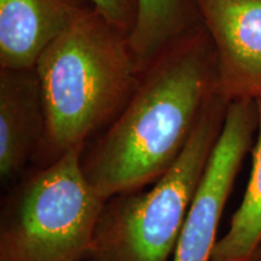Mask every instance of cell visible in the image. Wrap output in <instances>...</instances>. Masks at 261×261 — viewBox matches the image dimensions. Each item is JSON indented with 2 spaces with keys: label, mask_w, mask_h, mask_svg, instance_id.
Masks as SVG:
<instances>
[{
  "label": "cell",
  "mask_w": 261,
  "mask_h": 261,
  "mask_svg": "<svg viewBox=\"0 0 261 261\" xmlns=\"http://www.w3.org/2000/svg\"><path fill=\"white\" fill-rule=\"evenodd\" d=\"M219 93L217 62L202 24L167 45L140 71L125 107L81 165L104 201L139 191L172 167L204 108Z\"/></svg>",
  "instance_id": "cell-1"
},
{
  "label": "cell",
  "mask_w": 261,
  "mask_h": 261,
  "mask_svg": "<svg viewBox=\"0 0 261 261\" xmlns=\"http://www.w3.org/2000/svg\"><path fill=\"white\" fill-rule=\"evenodd\" d=\"M40 83L48 163L85 146L119 115L140 71L126 33L94 9L85 8L45 48L34 67Z\"/></svg>",
  "instance_id": "cell-2"
},
{
  "label": "cell",
  "mask_w": 261,
  "mask_h": 261,
  "mask_svg": "<svg viewBox=\"0 0 261 261\" xmlns=\"http://www.w3.org/2000/svg\"><path fill=\"white\" fill-rule=\"evenodd\" d=\"M227 102L215 94L204 108L177 161L145 192L117 196L106 204L90 261H168L223 128Z\"/></svg>",
  "instance_id": "cell-3"
},
{
  "label": "cell",
  "mask_w": 261,
  "mask_h": 261,
  "mask_svg": "<svg viewBox=\"0 0 261 261\" xmlns=\"http://www.w3.org/2000/svg\"><path fill=\"white\" fill-rule=\"evenodd\" d=\"M68 150L16 189L3 212L0 261H83L107 202Z\"/></svg>",
  "instance_id": "cell-4"
},
{
  "label": "cell",
  "mask_w": 261,
  "mask_h": 261,
  "mask_svg": "<svg viewBox=\"0 0 261 261\" xmlns=\"http://www.w3.org/2000/svg\"><path fill=\"white\" fill-rule=\"evenodd\" d=\"M256 128L255 100L228 102L223 128L189 208L172 261L213 259L225 204Z\"/></svg>",
  "instance_id": "cell-5"
},
{
  "label": "cell",
  "mask_w": 261,
  "mask_h": 261,
  "mask_svg": "<svg viewBox=\"0 0 261 261\" xmlns=\"http://www.w3.org/2000/svg\"><path fill=\"white\" fill-rule=\"evenodd\" d=\"M226 102L261 96V0H192Z\"/></svg>",
  "instance_id": "cell-6"
},
{
  "label": "cell",
  "mask_w": 261,
  "mask_h": 261,
  "mask_svg": "<svg viewBox=\"0 0 261 261\" xmlns=\"http://www.w3.org/2000/svg\"><path fill=\"white\" fill-rule=\"evenodd\" d=\"M89 0H0V68L34 69Z\"/></svg>",
  "instance_id": "cell-7"
},
{
  "label": "cell",
  "mask_w": 261,
  "mask_h": 261,
  "mask_svg": "<svg viewBox=\"0 0 261 261\" xmlns=\"http://www.w3.org/2000/svg\"><path fill=\"white\" fill-rule=\"evenodd\" d=\"M45 112L35 69L0 68V177L8 181L40 150Z\"/></svg>",
  "instance_id": "cell-8"
},
{
  "label": "cell",
  "mask_w": 261,
  "mask_h": 261,
  "mask_svg": "<svg viewBox=\"0 0 261 261\" xmlns=\"http://www.w3.org/2000/svg\"><path fill=\"white\" fill-rule=\"evenodd\" d=\"M200 24L192 0H138L129 44L139 71L172 41Z\"/></svg>",
  "instance_id": "cell-9"
},
{
  "label": "cell",
  "mask_w": 261,
  "mask_h": 261,
  "mask_svg": "<svg viewBox=\"0 0 261 261\" xmlns=\"http://www.w3.org/2000/svg\"><path fill=\"white\" fill-rule=\"evenodd\" d=\"M257 128L252 171L230 227L215 247L212 261H252L261 248V96L255 99Z\"/></svg>",
  "instance_id": "cell-10"
},
{
  "label": "cell",
  "mask_w": 261,
  "mask_h": 261,
  "mask_svg": "<svg viewBox=\"0 0 261 261\" xmlns=\"http://www.w3.org/2000/svg\"><path fill=\"white\" fill-rule=\"evenodd\" d=\"M108 21L130 35L138 15V0H89Z\"/></svg>",
  "instance_id": "cell-11"
},
{
  "label": "cell",
  "mask_w": 261,
  "mask_h": 261,
  "mask_svg": "<svg viewBox=\"0 0 261 261\" xmlns=\"http://www.w3.org/2000/svg\"><path fill=\"white\" fill-rule=\"evenodd\" d=\"M252 261H261V248L259 249V252L256 253V255L254 256V259Z\"/></svg>",
  "instance_id": "cell-12"
}]
</instances>
